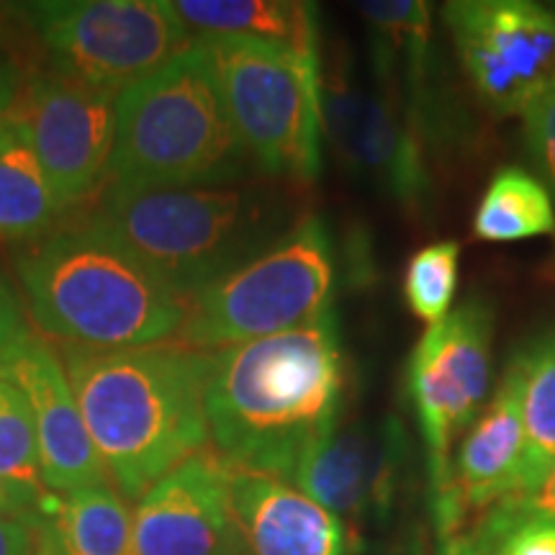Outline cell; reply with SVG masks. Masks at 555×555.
I'll return each mask as SVG.
<instances>
[{
  "label": "cell",
  "instance_id": "obj_1",
  "mask_svg": "<svg viewBox=\"0 0 555 555\" xmlns=\"http://www.w3.org/2000/svg\"><path fill=\"white\" fill-rule=\"evenodd\" d=\"M347 386L335 314L214 350L206 391L208 446L232 468L294 481L339 425Z\"/></svg>",
  "mask_w": 555,
  "mask_h": 555
},
{
  "label": "cell",
  "instance_id": "obj_2",
  "mask_svg": "<svg viewBox=\"0 0 555 555\" xmlns=\"http://www.w3.org/2000/svg\"><path fill=\"white\" fill-rule=\"evenodd\" d=\"M60 358L108 483L129 504L208 448L214 350L176 339L142 347L62 345Z\"/></svg>",
  "mask_w": 555,
  "mask_h": 555
},
{
  "label": "cell",
  "instance_id": "obj_3",
  "mask_svg": "<svg viewBox=\"0 0 555 555\" xmlns=\"http://www.w3.org/2000/svg\"><path fill=\"white\" fill-rule=\"evenodd\" d=\"M301 217L286 189L229 183L144 193L103 189L80 221L191 298L268 249Z\"/></svg>",
  "mask_w": 555,
  "mask_h": 555
},
{
  "label": "cell",
  "instance_id": "obj_4",
  "mask_svg": "<svg viewBox=\"0 0 555 555\" xmlns=\"http://www.w3.org/2000/svg\"><path fill=\"white\" fill-rule=\"evenodd\" d=\"M26 314L44 337L80 347L178 339L189 298L88 224L52 229L16 255Z\"/></svg>",
  "mask_w": 555,
  "mask_h": 555
},
{
  "label": "cell",
  "instance_id": "obj_5",
  "mask_svg": "<svg viewBox=\"0 0 555 555\" xmlns=\"http://www.w3.org/2000/svg\"><path fill=\"white\" fill-rule=\"evenodd\" d=\"M253 170L198 39L119 93L103 189L144 193L229 185Z\"/></svg>",
  "mask_w": 555,
  "mask_h": 555
},
{
  "label": "cell",
  "instance_id": "obj_6",
  "mask_svg": "<svg viewBox=\"0 0 555 555\" xmlns=\"http://www.w3.org/2000/svg\"><path fill=\"white\" fill-rule=\"evenodd\" d=\"M335 278L327 227L314 214H304L268 249L189 298L176 343L224 350L304 327L330 314Z\"/></svg>",
  "mask_w": 555,
  "mask_h": 555
},
{
  "label": "cell",
  "instance_id": "obj_7",
  "mask_svg": "<svg viewBox=\"0 0 555 555\" xmlns=\"http://www.w3.org/2000/svg\"><path fill=\"white\" fill-rule=\"evenodd\" d=\"M255 170L288 185L322 170V67L247 39H198Z\"/></svg>",
  "mask_w": 555,
  "mask_h": 555
},
{
  "label": "cell",
  "instance_id": "obj_8",
  "mask_svg": "<svg viewBox=\"0 0 555 555\" xmlns=\"http://www.w3.org/2000/svg\"><path fill=\"white\" fill-rule=\"evenodd\" d=\"M16 13L37 34L50 65L121 93L191 47L168 0H39Z\"/></svg>",
  "mask_w": 555,
  "mask_h": 555
},
{
  "label": "cell",
  "instance_id": "obj_9",
  "mask_svg": "<svg viewBox=\"0 0 555 555\" xmlns=\"http://www.w3.org/2000/svg\"><path fill=\"white\" fill-rule=\"evenodd\" d=\"M494 311L470 296L429 324L409 358L406 386L427 450L433 515L448 504L453 446L489 401Z\"/></svg>",
  "mask_w": 555,
  "mask_h": 555
},
{
  "label": "cell",
  "instance_id": "obj_10",
  "mask_svg": "<svg viewBox=\"0 0 555 555\" xmlns=\"http://www.w3.org/2000/svg\"><path fill=\"white\" fill-rule=\"evenodd\" d=\"M322 134L345 170L404 211L422 217L433 204L427 144L404 108L376 80H360L339 62L322 73Z\"/></svg>",
  "mask_w": 555,
  "mask_h": 555
},
{
  "label": "cell",
  "instance_id": "obj_11",
  "mask_svg": "<svg viewBox=\"0 0 555 555\" xmlns=\"http://www.w3.org/2000/svg\"><path fill=\"white\" fill-rule=\"evenodd\" d=\"M442 16L463 73L496 116L525 114L555 86L553 11L527 0H457Z\"/></svg>",
  "mask_w": 555,
  "mask_h": 555
},
{
  "label": "cell",
  "instance_id": "obj_12",
  "mask_svg": "<svg viewBox=\"0 0 555 555\" xmlns=\"http://www.w3.org/2000/svg\"><path fill=\"white\" fill-rule=\"evenodd\" d=\"M119 93L47 65L26 75L11 116L24 127L60 204L80 206L108 178Z\"/></svg>",
  "mask_w": 555,
  "mask_h": 555
},
{
  "label": "cell",
  "instance_id": "obj_13",
  "mask_svg": "<svg viewBox=\"0 0 555 555\" xmlns=\"http://www.w3.org/2000/svg\"><path fill=\"white\" fill-rule=\"evenodd\" d=\"M406 427L397 416L337 425L304 457L294 486L347 525H386L409 474Z\"/></svg>",
  "mask_w": 555,
  "mask_h": 555
},
{
  "label": "cell",
  "instance_id": "obj_14",
  "mask_svg": "<svg viewBox=\"0 0 555 555\" xmlns=\"http://www.w3.org/2000/svg\"><path fill=\"white\" fill-rule=\"evenodd\" d=\"M131 555H247L229 496V463L208 446L131 509Z\"/></svg>",
  "mask_w": 555,
  "mask_h": 555
},
{
  "label": "cell",
  "instance_id": "obj_15",
  "mask_svg": "<svg viewBox=\"0 0 555 555\" xmlns=\"http://www.w3.org/2000/svg\"><path fill=\"white\" fill-rule=\"evenodd\" d=\"M0 376L18 388L37 433L44 489L52 494L108 483L60 350L37 330L0 358Z\"/></svg>",
  "mask_w": 555,
  "mask_h": 555
},
{
  "label": "cell",
  "instance_id": "obj_16",
  "mask_svg": "<svg viewBox=\"0 0 555 555\" xmlns=\"http://www.w3.org/2000/svg\"><path fill=\"white\" fill-rule=\"evenodd\" d=\"M371 29L373 80L393 95L425 144L453 137L455 114L435 57L433 11L422 0L358 3Z\"/></svg>",
  "mask_w": 555,
  "mask_h": 555
},
{
  "label": "cell",
  "instance_id": "obj_17",
  "mask_svg": "<svg viewBox=\"0 0 555 555\" xmlns=\"http://www.w3.org/2000/svg\"><path fill=\"white\" fill-rule=\"evenodd\" d=\"M525 376L519 358H512L494 397L468 427L453 457L448 504L435 512L437 535H457L470 512H486L517 489L525 455Z\"/></svg>",
  "mask_w": 555,
  "mask_h": 555
},
{
  "label": "cell",
  "instance_id": "obj_18",
  "mask_svg": "<svg viewBox=\"0 0 555 555\" xmlns=\"http://www.w3.org/2000/svg\"><path fill=\"white\" fill-rule=\"evenodd\" d=\"M229 496L247 555H350L343 519L283 478L229 466Z\"/></svg>",
  "mask_w": 555,
  "mask_h": 555
},
{
  "label": "cell",
  "instance_id": "obj_19",
  "mask_svg": "<svg viewBox=\"0 0 555 555\" xmlns=\"http://www.w3.org/2000/svg\"><path fill=\"white\" fill-rule=\"evenodd\" d=\"M193 39H247L322 67L319 13L301 0H172Z\"/></svg>",
  "mask_w": 555,
  "mask_h": 555
},
{
  "label": "cell",
  "instance_id": "obj_20",
  "mask_svg": "<svg viewBox=\"0 0 555 555\" xmlns=\"http://www.w3.org/2000/svg\"><path fill=\"white\" fill-rule=\"evenodd\" d=\"M62 214L37 150L9 114L0 119V240L37 242L57 229Z\"/></svg>",
  "mask_w": 555,
  "mask_h": 555
},
{
  "label": "cell",
  "instance_id": "obj_21",
  "mask_svg": "<svg viewBox=\"0 0 555 555\" xmlns=\"http://www.w3.org/2000/svg\"><path fill=\"white\" fill-rule=\"evenodd\" d=\"M131 506L111 483L54 494L37 530L62 555H131Z\"/></svg>",
  "mask_w": 555,
  "mask_h": 555
},
{
  "label": "cell",
  "instance_id": "obj_22",
  "mask_svg": "<svg viewBox=\"0 0 555 555\" xmlns=\"http://www.w3.org/2000/svg\"><path fill=\"white\" fill-rule=\"evenodd\" d=\"M517 358L525 376V455L517 489L509 496L535 491L555 466V327L517 352Z\"/></svg>",
  "mask_w": 555,
  "mask_h": 555
},
{
  "label": "cell",
  "instance_id": "obj_23",
  "mask_svg": "<svg viewBox=\"0 0 555 555\" xmlns=\"http://www.w3.org/2000/svg\"><path fill=\"white\" fill-rule=\"evenodd\" d=\"M474 234L483 242H519L555 234L551 191L515 165L496 170L478 201Z\"/></svg>",
  "mask_w": 555,
  "mask_h": 555
},
{
  "label": "cell",
  "instance_id": "obj_24",
  "mask_svg": "<svg viewBox=\"0 0 555 555\" xmlns=\"http://www.w3.org/2000/svg\"><path fill=\"white\" fill-rule=\"evenodd\" d=\"M0 478L39 504L50 502L41 478L37 433L18 388L0 376Z\"/></svg>",
  "mask_w": 555,
  "mask_h": 555
},
{
  "label": "cell",
  "instance_id": "obj_25",
  "mask_svg": "<svg viewBox=\"0 0 555 555\" xmlns=\"http://www.w3.org/2000/svg\"><path fill=\"white\" fill-rule=\"evenodd\" d=\"M461 245L453 240L433 242L409 260L404 273L406 307L416 319L435 324L450 314L457 288Z\"/></svg>",
  "mask_w": 555,
  "mask_h": 555
},
{
  "label": "cell",
  "instance_id": "obj_26",
  "mask_svg": "<svg viewBox=\"0 0 555 555\" xmlns=\"http://www.w3.org/2000/svg\"><path fill=\"white\" fill-rule=\"evenodd\" d=\"M481 555H555V519H504L483 512L474 530L463 532Z\"/></svg>",
  "mask_w": 555,
  "mask_h": 555
},
{
  "label": "cell",
  "instance_id": "obj_27",
  "mask_svg": "<svg viewBox=\"0 0 555 555\" xmlns=\"http://www.w3.org/2000/svg\"><path fill=\"white\" fill-rule=\"evenodd\" d=\"M522 116L530 155L555 189V86L540 95Z\"/></svg>",
  "mask_w": 555,
  "mask_h": 555
},
{
  "label": "cell",
  "instance_id": "obj_28",
  "mask_svg": "<svg viewBox=\"0 0 555 555\" xmlns=\"http://www.w3.org/2000/svg\"><path fill=\"white\" fill-rule=\"evenodd\" d=\"M486 512H494V515L504 519H519V517L555 519V466L535 491H530V494H522V496H506L502 502L491 504Z\"/></svg>",
  "mask_w": 555,
  "mask_h": 555
},
{
  "label": "cell",
  "instance_id": "obj_29",
  "mask_svg": "<svg viewBox=\"0 0 555 555\" xmlns=\"http://www.w3.org/2000/svg\"><path fill=\"white\" fill-rule=\"evenodd\" d=\"M34 332L26 319V307L16 291L0 275V358L9 356L13 347L24 343Z\"/></svg>",
  "mask_w": 555,
  "mask_h": 555
},
{
  "label": "cell",
  "instance_id": "obj_30",
  "mask_svg": "<svg viewBox=\"0 0 555 555\" xmlns=\"http://www.w3.org/2000/svg\"><path fill=\"white\" fill-rule=\"evenodd\" d=\"M0 515L31 525L34 532H37L41 515H44V504H39L37 499L26 496L24 491L16 489V486L5 481V478H0Z\"/></svg>",
  "mask_w": 555,
  "mask_h": 555
},
{
  "label": "cell",
  "instance_id": "obj_31",
  "mask_svg": "<svg viewBox=\"0 0 555 555\" xmlns=\"http://www.w3.org/2000/svg\"><path fill=\"white\" fill-rule=\"evenodd\" d=\"M24 80L26 73L21 69L18 60L5 47H0V119H5L16 106Z\"/></svg>",
  "mask_w": 555,
  "mask_h": 555
},
{
  "label": "cell",
  "instance_id": "obj_32",
  "mask_svg": "<svg viewBox=\"0 0 555 555\" xmlns=\"http://www.w3.org/2000/svg\"><path fill=\"white\" fill-rule=\"evenodd\" d=\"M37 532L31 525L0 515V555H34Z\"/></svg>",
  "mask_w": 555,
  "mask_h": 555
},
{
  "label": "cell",
  "instance_id": "obj_33",
  "mask_svg": "<svg viewBox=\"0 0 555 555\" xmlns=\"http://www.w3.org/2000/svg\"><path fill=\"white\" fill-rule=\"evenodd\" d=\"M437 555H481V553L468 543V538L463 535V532H457V535L440 540V553Z\"/></svg>",
  "mask_w": 555,
  "mask_h": 555
},
{
  "label": "cell",
  "instance_id": "obj_34",
  "mask_svg": "<svg viewBox=\"0 0 555 555\" xmlns=\"http://www.w3.org/2000/svg\"><path fill=\"white\" fill-rule=\"evenodd\" d=\"M34 555H62V553L57 551V545L52 543L47 532L37 530V543H34Z\"/></svg>",
  "mask_w": 555,
  "mask_h": 555
}]
</instances>
